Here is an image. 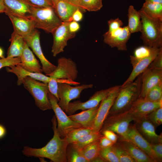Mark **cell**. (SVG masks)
Wrapping results in <instances>:
<instances>
[{
    "label": "cell",
    "mask_w": 162,
    "mask_h": 162,
    "mask_svg": "<svg viewBox=\"0 0 162 162\" xmlns=\"http://www.w3.org/2000/svg\"><path fill=\"white\" fill-rule=\"evenodd\" d=\"M53 137L44 146L40 148L24 146L22 151L23 155L28 157H43L54 162H67L66 150L68 144L62 138L58 131L57 122L55 115L52 119Z\"/></svg>",
    "instance_id": "obj_1"
},
{
    "label": "cell",
    "mask_w": 162,
    "mask_h": 162,
    "mask_svg": "<svg viewBox=\"0 0 162 162\" xmlns=\"http://www.w3.org/2000/svg\"><path fill=\"white\" fill-rule=\"evenodd\" d=\"M141 86V74L131 83L122 87L108 115L121 113L128 110L139 97Z\"/></svg>",
    "instance_id": "obj_2"
},
{
    "label": "cell",
    "mask_w": 162,
    "mask_h": 162,
    "mask_svg": "<svg viewBox=\"0 0 162 162\" xmlns=\"http://www.w3.org/2000/svg\"><path fill=\"white\" fill-rule=\"evenodd\" d=\"M30 18L35 28L52 33L62 23L52 7H41L31 5Z\"/></svg>",
    "instance_id": "obj_3"
},
{
    "label": "cell",
    "mask_w": 162,
    "mask_h": 162,
    "mask_svg": "<svg viewBox=\"0 0 162 162\" xmlns=\"http://www.w3.org/2000/svg\"><path fill=\"white\" fill-rule=\"evenodd\" d=\"M142 26L140 38L144 45L151 47H162V21L146 15L140 10Z\"/></svg>",
    "instance_id": "obj_4"
},
{
    "label": "cell",
    "mask_w": 162,
    "mask_h": 162,
    "mask_svg": "<svg viewBox=\"0 0 162 162\" xmlns=\"http://www.w3.org/2000/svg\"><path fill=\"white\" fill-rule=\"evenodd\" d=\"M22 84L33 97L36 105L39 109L42 111L52 109L48 97V83L28 76L24 79Z\"/></svg>",
    "instance_id": "obj_5"
},
{
    "label": "cell",
    "mask_w": 162,
    "mask_h": 162,
    "mask_svg": "<svg viewBox=\"0 0 162 162\" xmlns=\"http://www.w3.org/2000/svg\"><path fill=\"white\" fill-rule=\"evenodd\" d=\"M134 119L128 110L113 115H108L104 121L99 132L106 130L113 131L118 136L126 139L130 124Z\"/></svg>",
    "instance_id": "obj_6"
},
{
    "label": "cell",
    "mask_w": 162,
    "mask_h": 162,
    "mask_svg": "<svg viewBox=\"0 0 162 162\" xmlns=\"http://www.w3.org/2000/svg\"><path fill=\"white\" fill-rule=\"evenodd\" d=\"M48 97L51 109L56 116L57 124V128L60 136L64 138L70 131L76 128L82 127L71 120L58 104V99L49 91Z\"/></svg>",
    "instance_id": "obj_7"
},
{
    "label": "cell",
    "mask_w": 162,
    "mask_h": 162,
    "mask_svg": "<svg viewBox=\"0 0 162 162\" xmlns=\"http://www.w3.org/2000/svg\"><path fill=\"white\" fill-rule=\"evenodd\" d=\"M58 94L59 99L58 104L66 113L68 104L71 100L79 98L81 93L83 90L93 87L92 84L79 85L72 86L67 83L58 82Z\"/></svg>",
    "instance_id": "obj_8"
},
{
    "label": "cell",
    "mask_w": 162,
    "mask_h": 162,
    "mask_svg": "<svg viewBox=\"0 0 162 162\" xmlns=\"http://www.w3.org/2000/svg\"><path fill=\"white\" fill-rule=\"evenodd\" d=\"M57 62L58 65L55 69L47 76L56 79L75 81L78 72L75 63L71 59L65 57L59 58Z\"/></svg>",
    "instance_id": "obj_9"
},
{
    "label": "cell",
    "mask_w": 162,
    "mask_h": 162,
    "mask_svg": "<svg viewBox=\"0 0 162 162\" xmlns=\"http://www.w3.org/2000/svg\"><path fill=\"white\" fill-rule=\"evenodd\" d=\"M121 88V86H115V88L100 102L95 118L93 131L99 132Z\"/></svg>",
    "instance_id": "obj_10"
},
{
    "label": "cell",
    "mask_w": 162,
    "mask_h": 162,
    "mask_svg": "<svg viewBox=\"0 0 162 162\" xmlns=\"http://www.w3.org/2000/svg\"><path fill=\"white\" fill-rule=\"evenodd\" d=\"M68 22H62L52 34L53 36V44L51 52L53 56L64 51V49L67 45L68 41L74 38L75 33L71 32L68 28Z\"/></svg>",
    "instance_id": "obj_11"
},
{
    "label": "cell",
    "mask_w": 162,
    "mask_h": 162,
    "mask_svg": "<svg viewBox=\"0 0 162 162\" xmlns=\"http://www.w3.org/2000/svg\"><path fill=\"white\" fill-rule=\"evenodd\" d=\"M131 33L127 26L120 27L111 32H107L103 35L104 42L112 48L119 51L127 50V43Z\"/></svg>",
    "instance_id": "obj_12"
},
{
    "label": "cell",
    "mask_w": 162,
    "mask_h": 162,
    "mask_svg": "<svg viewBox=\"0 0 162 162\" xmlns=\"http://www.w3.org/2000/svg\"><path fill=\"white\" fill-rule=\"evenodd\" d=\"M115 86L96 92L87 101L82 102L79 100L70 102L67 113L72 115L78 110H84L94 107L115 88Z\"/></svg>",
    "instance_id": "obj_13"
},
{
    "label": "cell",
    "mask_w": 162,
    "mask_h": 162,
    "mask_svg": "<svg viewBox=\"0 0 162 162\" xmlns=\"http://www.w3.org/2000/svg\"><path fill=\"white\" fill-rule=\"evenodd\" d=\"M24 38L28 46L40 59L43 72L46 76L52 73L56 66L50 62L44 55L40 44L39 32L36 29L33 34Z\"/></svg>",
    "instance_id": "obj_14"
},
{
    "label": "cell",
    "mask_w": 162,
    "mask_h": 162,
    "mask_svg": "<svg viewBox=\"0 0 162 162\" xmlns=\"http://www.w3.org/2000/svg\"><path fill=\"white\" fill-rule=\"evenodd\" d=\"M161 106L162 100L153 102L143 98H138L134 102L128 111L134 118V121L146 117L151 112Z\"/></svg>",
    "instance_id": "obj_15"
},
{
    "label": "cell",
    "mask_w": 162,
    "mask_h": 162,
    "mask_svg": "<svg viewBox=\"0 0 162 162\" xmlns=\"http://www.w3.org/2000/svg\"><path fill=\"white\" fill-rule=\"evenodd\" d=\"M4 13L10 19L14 31L24 38L31 35L35 31L36 29L31 19L22 16L6 10Z\"/></svg>",
    "instance_id": "obj_16"
},
{
    "label": "cell",
    "mask_w": 162,
    "mask_h": 162,
    "mask_svg": "<svg viewBox=\"0 0 162 162\" xmlns=\"http://www.w3.org/2000/svg\"><path fill=\"white\" fill-rule=\"evenodd\" d=\"M134 121L137 130L151 144L162 142V134L159 135L156 133L155 127L146 117Z\"/></svg>",
    "instance_id": "obj_17"
},
{
    "label": "cell",
    "mask_w": 162,
    "mask_h": 162,
    "mask_svg": "<svg viewBox=\"0 0 162 162\" xmlns=\"http://www.w3.org/2000/svg\"><path fill=\"white\" fill-rule=\"evenodd\" d=\"M141 91L139 98H143L147 92L162 82V70L148 68L141 74Z\"/></svg>",
    "instance_id": "obj_18"
},
{
    "label": "cell",
    "mask_w": 162,
    "mask_h": 162,
    "mask_svg": "<svg viewBox=\"0 0 162 162\" xmlns=\"http://www.w3.org/2000/svg\"><path fill=\"white\" fill-rule=\"evenodd\" d=\"M127 139L130 140L145 152L154 162H159L152 148L151 144L139 133L135 124L130 125Z\"/></svg>",
    "instance_id": "obj_19"
},
{
    "label": "cell",
    "mask_w": 162,
    "mask_h": 162,
    "mask_svg": "<svg viewBox=\"0 0 162 162\" xmlns=\"http://www.w3.org/2000/svg\"><path fill=\"white\" fill-rule=\"evenodd\" d=\"M116 143L126 151L136 162H154L145 152L128 139L118 136Z\"/></svg>",
    "instance_id": "obj_20"
},
{
    "label": "cell",
    "mask_w": 162,
    "mask_h": 162,
    "mask_svg": "<svg viewBox=\"0 0 162 162\" xmlns=\"http://www.w3.org/2000/svg\"><path fill=\"white\" fill-rule=\"evenodd\" d=\"M154 47L151 54L148 56L140 60L133 67V70L130 75L121 86L122 87L127 86L134 81L135 79L143 72L149 67L161 49Z\"/></svg>",
    "instance_id": "obj_21"
},
{
    "label": "cell",
    "mask_w": 162,
    "mask_h": 162,
    "mask_svg": "<svg viewBox=\"0 0 162 162\" xmlns=\"http://www.w3.org/2000/svg\"><path fill=\"white\" fill-rule=\"evenodd\" d=\"M20 57L21 62L19 64L23 69L32 72L42 73V67L39 61L35 57L26 42Z\"/></svg>",
    "instance_id": "obj_22"
},
{
    "label": "cell",
    "mask_w": 162,
    "mask_h": 162,
    "mask_svg": "<svg viewBox=\"0 0 162 162\" xmlns=\"http://www.w3.org/2000/svg\"><path fill=\"white\" fill-rule=\"evenodd\" d=\"M8 72L15 74L17 77V84L18 85L22 84L24 79L26 77H30L37 80L48 83L52 78L42 73L32 72L23 69L19 64L7 67Z\"/></svg>",
    "instance_id": "obj_23"
},
{
    "label": "cell",
    "mask_w": 162,
    "mask_h": 162,
    "mask_svg": "<svg viewBox=\"0 0 162 162\" xmlns=\"http://www.w3.org/2000/svg\"><path fill=\"white\" fill-rule=\"evenodd\" d=\"M99 105L100 104L94 107L83 110L76 114L70 115L68 117L73 121L82 127L92 129Z\"/></svg>",
    "instance_id": "obj_24"
},
{
    "label": "cell",
    "mask_w": 162,
    "mask_h": 162,
    "mask_svg": "<svg viewBox=\"0 0 162 162\" xmlns=\"http://www.w3.org/2000/svg\"><path fill=\"white\" fill-rule=\"evenodd\" d=\"M3 2L5 10L31 19V5L23 0H3Z\"/></svg>",
    "instance_id": "obj_25"
},
{
    "label": "cell",
    "mask_w": 162,
    "mask_h": 162,
    "mask_svg": "<svg viewBox=\"0 0 162 162\" xmlns=\"http://www.w3.org/2000/svg\"><path fill=\"white\" fill-rule=\"evenodd\" d=\"M78 8L67 0H58L53 8L56 15L62 22H69L72 21V15Z\"/></svg>",
    "instance_id": "obj_26"
},
{
    "label": "cell",
    "mask_w": 162,
    "mask_h": 162,
    "mask_svg": "<svg viewBox=\"0 0 162 162\" xmlns=\"http://www.w3.org/2000/svg\"><path fill=\"white\" fill-rule=\"evenodd\" d=\"M10 40L11 44L8 50L7 57H20L26 43L24 38L14 31Z\"/></svg>",
    "instance_id": "obj_27"
},
{
    "label": "cell",
    "mask_w": 162,
    "mask_h": 162,
    "mask_svg": "<svg viewBox=\"0 0 162 162\" xmlns=\"http://www.w3.org/2000/svg\"><path fill=\"white\" fill-rule=\"evenodd\" d=\"M128 28L131 33L141 32L142 22L140 14L133 5L129 6L128 14Z\"/></svg>",
    "instance_id": "obj_28"
},
{
    "label": "cell",
    "mask_w": 162,
    "mask_h": 162,
    "mask_svg": "<svg viewBox=\"0 0 162 162\" xmlns=\"http://www.w3.org/2000/svg\"><path fill=\"white\" fill-rule=\"evenodd\" d=\"M140 10L150 17L162 21V4L145 1Z\"/></svg>",
    "instance_id": "obj_29"
},
{
    "label": "cell",
    "mask_w": 162,
    "mask_h": 162,
    "mask_svg": "<svg viewBox=\"0 0 162 162\" xmlns=\"http://www.w3.org/2000/svg\"><path fill=\"white\" fill-rule=\"evenodd\" d=\"M99 140V139L80 150L83 156L89 162H92L99 155L100 146Z\"/></svg>",
    "instance_id": "obj_30"
},
{
    "label": "cell",
    "mask_w": 162,
    "mask_h": 162,
    "mask_svg": "<svg viewBox=\"0 0 162 162\" xmlns=\"http://www.w3.org/2000/svg\"><path fill=\"white\" fill-rule=\"evenodd\" d=\"M66 157L68 162H89L83 156L80 150L72 143H69L67 146Z\"/></svg>",
    "instance_id": "obj_31"
},
{
    "label": "cell",
    "mask_w": 162,
    "mask_h": 162,
    "mask_svg": "<svg viewBox=\"0 0 162 162\" xmlns=\"http://www.w3.org/2000/svg\"><path fill=\"white\" fill-rule=\"evenodd\" d=\"M154 48L144 45L135 49L134 51V55L130 56V63L132 67L140 60L149 56Z\"/></svg>",
    "instance_id": "obj_32"
},
{
    "label": "cell",
    "mask_w": 162,
    "mask_h": 162,
    "mask_svg": "<svg viewBox=\"0 0 162 162\" xmlns=\"http://www.w3.org/2000/svg\"><path fill=\"white\" fill-rule=\"evenodd\" d=\"M103 135L100 132H93L85 135L72 144L80 150L83 148L98 140Z\"/></svg>",
    "instance_id": "obj_33"
},
{
    "label": "cell",
    "mask_w": 162,
    "mask_h": 162,
    "mask_svg": "<svg viewBox=\"0 0 162 162\" xmlns=\"http://www.w3.org/2000/svg\"><path fill=\"white\" fill-rule=\"evenodd\" d=\"M92 132L93 130L92 128L81 127L71 130L64 138L68 144L72 143L83 136Z\"/></svg>",
    "instance_id": "obj_34"
},
{
    "label": "cell",
    "mask_w": 162,
    "mask_h": 162,
    "mask_svg": "<svg viewBox=\"0 0 162 162\" xmlns=\"http://www.w3.org/2000/svg\"><path fill=\"white\" fill-rule=\"evenodd\" d=\"M145 99L151 102H157L162 100V82L150 89L146 93Z\"/></svg>",
    "instance_id": "obj_35"
},
{
    "label": "cell",
    "mask_w": 162,
    "mask_h": 162,
    "mask_svg": "<svg viewBox=\"0 0 162 162\" xmlns=\"http://www.w3.org/2000/svg\"><path fill=\"white\" fill-rule=\"evenodd\" d=\"M78 7L83 10L97 11L103 7L102 0H80Z\"/></svg>",
    "instance_id": "obj_36"
},
{
    "label": "cell",
    "mask_w": 162,
    "mask_h": 162,
    "mask_svg": "<svg viewBox=\"0 0 162 162\" xmlns=\"http://www.w3.org/2000/svg\"><path fill=\"white\" fill-rule=\"evenodd\" d=\"M58 82L65 83L74 86L80 84V83L75 81L52 78L48 83L49 90L52 94L58 99V101H59V99L58 94Z\"/></svg>",
    "instance_id": "obj_37"
},
{
    "label": "cell",
    "mask_w": 162,
    "mask_h": 162,
    "mask_svg": "<svg viewBox=\"0 0 162 162\" xmlns=\"http://www.w3.org/2000/svg\"><path fill=\"white\" fill-rule=\"evenodd\" d=\"M99 155L105 162H119L112 146L107 148L100 147Z\"/></svg>",
    "instance_id": "obj_38"
},
{
    "label": "cell",
    "mask_w": 162,
    "mask_h": 162,
    "mask_svg": "<svg viewBox=\"0 0 162 162\" xmlns=\"http://www.w3.org/2000/svg\"><path fill=\"white\" fill-rule=\"evenodd\" d=\"M112 147L119 162H136L126 151L116 143H114L112 146Z\"/></svg>",
    "instance_id": "obj_39"
},
{
    "label": "cell",
    "mask_w": 162,
    "mask_h": 162,
    "mask_svg": "<svg viewBox=\"0 0 162 162\" xmlns=\"http://www.w3.org/2000/svg\"><path fill=\"white\" fill-rule=\"evenodd\" d=\"M155 127H157L162 123V106L154 110L146 117Z\"/></svg>",
    "instance_id": "obj_40"
},
{
    "label": "cell",
    "mask_w": 162,
    "mask_h": 162,
    "mask_svg": "<svg viewBox=\"0 0 162 162\" xmlns=\"http://www.w3.org/2000/svg\"><path fill=\"white\" fill-rule=\"evenodd\" d=\"M21 62L20 57L2 58L0 59V69L5 67L19 64Z\"/></svg>",
    "instance_id": "obj_41"
},
{
    "label": "cell",
    "mask_w": 162,
    "mask_h": 162,
    "mask_svg": "<svg viewBox=\"0 0 162 162\" xmlns=\"http://www.w3.org/2000/svg\"><path fill=\"white\" fill-rule=\"evenodd\" d=\"M154 69L162 70V49L148 67Z\"/></svg>",
    "instance_id": "obj_42"
},
{
    "label": "cell",
    "mask_w": 162,
    "mask_h": 162,
    "mask_svg": "<svg viewBox=\"0 0 162 162\" xmlns=\"http://www.w3.org/2000/svg\"><path fill=\"white\" fill-rule=\"evenodd\" d=\"M109 26L108 32H111L121 27L123 25V22L118 18L115 19H111L108 21Z\"/></svg>",
    "instance_id": "obj_43"
},
{
    "label": "cell",
    "mask_w": 162,
    "mask_h": 162,
    "mask_svg": "<svg viewBox=\"0 0 162 162\" xmlns=\"http://www.w3.org/2000/svg\"><path fill=\"white\" fill-rule=\"evenodd\" d=\"M30 5L32 6L47 7H52L49 0H23Z\"/></svg>",
    "instance_id": "obj_44"
},
{
    "label": "cell",
    "mask_w": 162,
    "mask_h": 162,
    "mask_svg": "<svg viewBox=\"0 0 162 162\" xmlns=\"http://www.w3.org/2000/svg\"><path fill=\"white\" fill-rule=\"evenodd\" d=\"M152 150L159 162L162 160V142L151 144Z\"/></svg>",
    "instance_id": "obj_45"
},
{
    "label": "cell",
    "mask_w": 162,
    "mask_h": 162,
    "mask_svg": "<svg viewBox=\"0 0 162 162\" xmlns=\"http://www.w3.org/2000/svg\"><path fill=\"white\" fill-rule=\"evenodd\" d=\"M100 133L114 143H116L118 140V136L113 131L106 130L102 131Z\"/></svg>",
    "instance_id": "obj_46"
},
{
    "label": "cell",
    "mask_w": 162,
    "mask_h": 162,
    "mask_svg": "<svg viewBox=\"0 0 162 162\" xmlns=\"http://www.w3.org/2000/svg\"><path fill=\"white\" fill-rule=\"evenodd\" d=\"M100 146L102 148H107L112 146L114 143L104 135L99 139Z\"/></svg>",
    "instance_id": "obj_47"
},
{
    "label": "cell",
    "mask_w": 162,
    "mask_h": 162,
    "mask_svg": "<svg viewBox=\"0 0 162 162\" xmlns=\"http://www.w3.org/2000/svg\"><path fill=\"white\" fill-rule=\"evenodd\" d=\"M81 10H82L78 8L74 11L72 16V20L78 22L82 20L83 15Z\"/></svg>",
    "instance_id": "obj_48"
},
{
    "label": "cell",
    "mask_w": 162,
    "mask_h": 162,
    "mask_svg": "<svg viewBox=\"0 0 162 162\" xmlns=\"http://www.w3.org/2000/svg\"><path fill=\"white\" fill-rule=\"evenodd\" d=\"M68 28L71 32L76 33L79 30L80 26L78 22L72 20L69 22Z\"/></svg>",
    "instance_id": "obj_49"
},
{
    "label": "cell",
    "mask_w": 162,
    "mask_h": 162,
    "mask_svg": "<svg viewBox=\"0 0 162 162\" xmlns=\"http://www.w3.org/2000/svg\"><path fill=\"white\" fill-rule=\"evenodd\" d=\"M6 133V130L4 127L0 124V139L4 136Z\"/></svg>",
    "instance_id": "obj_50"
},
{
    "label": "cell",
    "mask_w": 162,
    "mask_h": 162,
    "mask_svg": "<svg viewBox=\"0 0 162 162\" xmlns=\"http://www.w3.org/2000/svg\"><path fill=\"white\" fill-rule=\"evenodd\" d=\"M5 8L4 5L3 0H0V13H4Z\"/></svg>",
    "instance_id": "obj_51"
},
{
    "label": "cell",
    "mask_w": 162,
    "mask_h": 162,
    "mask_svg": "<svg viewBox=\"0 0 162 162\" xmlns=\"http://www.w3.org/2000/svg\"><path fill=\"white\" fill-rule=\"evenodd\" d=\"M70 4L78 7L80 0H67Z\"/></svg>",
    "instance_id": "obj_52"
},
{
    "label": "cell",
    "mask_w": 162,
    "mask_h": 162,
    "mask_svg": "<svg viewBox=\"0 0 162 162\" xmlns=\"http://www.w3.org/2000/svg\"><path fill=\"white\" fill-rule=\"evenodd\" d=\"M92 162H105L104 160L99 155Z\"/></svg>",
    "instance_id": "obj_53"
},
{
    "label": "cell",
    "mask_w": 162,
    "mask_h": 162,
    "mask_svg": "<svg viewBox=\"0 0 162 162\" xmlns=\"http://www.w3.org/2000/svg\"><path fill=\"white\" fill-rule=\"evenodd\" d=\"M145 1L152 3L162 4V0H145Z\"/></svg>",
    "instance_id": "obj_54"
},
{
    "label": "cell",
    "mask_w": 162,
    "mask_h": 162,
    "mask_svg": "<svg viewBox=\"0 0 162 162\" xmlns=\"http://www.w3.org/2000/svg\"><path fill=\"white\" fill-rule=\"evenodd\" d=\"M50 2L54 8L56 5L58 0H49Z\"/></svg>",
    "instance_id": "obj_55"
},
{
    "label": "cell",
    "mask_w": 162,
    "mask_h": 162,
    "mask_svg": "<svg viewBox=\"0 0 162 162\" xmlns=\"http://www.w3.org/2000/svg\"><path fill=\"white\" fill-rule=\"evenodd\" d=\"M0 57L1 58L4 57L3 56V52L2 49L0 47Z\"/></svg>",
    "instance_id": "obj_56"
},
{
    "label": "cell",
    "mask_w": 162,
    "mask_h": 162,
    "mask_svg": "<svg viewBox=\"0 0 162 162\" xmlns=\"http://www.w3.org/2000/svg\"><path fill=\"white\" fill-rule=\"evenodd\" d=\"M40 160L41 162H45V160L44 158L43 157H39Z\"/></svg>",
    "instance_id": "obj_57"
},
{
    "label": "cell",
    "mask_w": 162,
    "mask_h": 162,
    "mask_svg": "<svg viewBox=\"0 0 162 162\" xmlns=\"http://www.w3.org/2000/svg\"><path fill=\"white\" fill-rule=\"evenodd\" d=\"M0 149H1V148H0Z\"/></svg>",
    "instance_id": "obj_58"
}]
</instances>
